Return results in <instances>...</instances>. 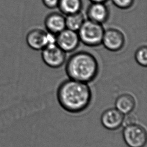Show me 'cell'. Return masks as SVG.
<instances>
[{
    "mask_svg": "<svg viewBox=\"0 0 147 147\" xmlns=\"http://www.w3.org/2000/svg\"><path fill=\"white\" fill-rule=\"evenodd\" d=\"M135 59L138 64L143 67L147 66V47L143 46L138 48L135 54Z\"/></svg>",
    "mask_w": 147,
    "mask_h": 147,
    "instance_id": "15",
    "label": "cell"
},
{
    "mask_svg": "<svg viewBox=\"0 0 147 147\" xmlns=\"http://www.w3.org/2000/svg\"><path fill=\"white\" fill-rule=\"evenodd\" d=\"M80 42L78 32L67 28L56 35V44L66 53L76 50Z\"/></svg>",
    "mask_w": 147,
    "mask_h": 147,
    "instance_id": "7",
    "label": "cell"
},
{
    "mask_svg": "<svg viewBox=\"0 0 147 147\" xmlns=\"http://www.w3.org/2000/svg\"><path fill=\"white\" fill-rule=\"evenodd\" d=\"M113 5L121 10H127L133 6L135 0H111Z\"/></svg>",
    "mask_w": 147,
    "mask_h": 147,
    "instance_id": "16",
    "label": "cell"
},
{
    "mask_svg": "<svg viewBox=\"0 0 147 147\" xmlns=\"http://www.w3.org/2000/svg\"><path fill=\"white\" fill-rule=\"evenodd\" d=\"M82 6V0H59L57 8L61 13L67 16L81 12Z\"/></svg>",
    "mask_w": 147,
    "mask_h": 147,
    "instance_id": "13",
    "label": "cell"
},
{
    "mask_svg": "<svg viewBox=\"0 0 147 147\" xmlns=\"http://www.w3.org/2000/svg\"><path fill=\"white\" fill-rule=\"evenodd\" d=\"M44 25L47 32L57 35L66 29L65 17L58 12L50 13L45 19Z\"/></svg>",
    "mask_w": 147,
    "mask_h": 147,
    "instance_id": "11",
    "label": "cell"
},
{
    "mask_svg": "<svg viewBox=\"0 0 147 147\" xmlns=\"http://www.w3.org/2000/svg\"><path fill=\"white\" fill-rule=\"evenodd\" d=\"M85 20V17L82 11L67 15L65 17L66 28L78 32Z\"/></svg>",
    "mask_w": 147,
    "mask_h": 147,
    "instance_id": "14",
    "label": "cell"
},
{
    "mask_svg": "<svg viewBox=\"0 0 147 147\" xmlns=\"http://www.w3.org/2000/svg\"><path fill=\"white\" fill-rule=\"evenodd\" d=\"M125 36L118 29L110 28L105 30L101 44L111 52H119L125 44Z\"/></svg>",
    "mask_w": 147,
    "mask_h": 147,
    "instance_id": "6",
    "label": "cell"
},
{
    "mask_svg": "<svg viewBox=\"0 0 147 147\" xmlns=\"http://www.w3.org/2000/svg\"><path fill=\"white\" fill-rule=\"evenodd\" d=\"M123 135L128 147H144L147 142V134L145 128L135 123L125 125Z\"/></svg>",
    "mask_w": 147,
    "mask_h": 147,
    "instance_id": "4",
    "label": "cell"
},
{
    "mask_svg": "<svg viewBox=\"0 0 147 147\" xmlns=\"http://www.w3.org/2000/svg\"><path fill=\"white\" fill-rule=\"evenodd\" d=\"M91 3H105L109 0H89Z\"/></svg>",
    "mask_w": 147,
    "mask_h": 147,
    "instance_id": "18",
    "label": "cell"
},
{
    "mask_svg": "<svg viewBox=\"0 0 147 147\" xmlns=\"http://www.w3.org/2000/svg\"><path fill=\"white\" fill-rule=\"evenodd\" d=\"M65 69L70 79L88 83L98 76L99 64L92 54L82 51L74 53L68 58Z\"/></svg>",
    "mask_w": 147,
    "mask_h": 147,
    "instance_id": "2",
    "label": "cell"
},
{
    "mask_svg": "<svg viewBox=\"0 0 147 147\" xmlns=\"http://www.w3.org/2000/svg\"><path fill=\"white\" fill-rule=\"evenodd\" d=\"M105 29L102 24L86 20L78 31L80 42L89 47L101 45Z\"/></svg>",
    "mask_w": 147,
    "mask_h": 147,
    "instance_id": "3",
    "label": "cell"
},
{
    "mask_svg": "<svg viewBox=\"0 0 147 147\" xmlns=\"http://www.w3.org/2000/svg\"><path fill=\"white\" fill-rule=\"evenodd\" d=\"M88 19L102 24L107 21L109 16V11L105 3H91L86 10Z\"/></svg>",
    "mask_w": 147,
    "mask_h": 147,
    "instance_id": "8",
    "label": "cell"
},
{
    "mask_svg": "<svg viewBox=\"0 0 147 147\" xmlns=\"http://www.w3.org/2000/svg\"><path fill=\"white\" fill-rule=\"evenodd\" d=\"M123 114L117 108H110L105 110L101 115V122L105 129L109 130H115L123 124Z\"/></svg>",
    "mask_w": 147,
    "mask_h": 147,
    "instance_id": "9",
    "label": "cell"
},
{
    "mask_svg": "<svg viewBox=\"0 0 147 147\" xmlns=\"http://www.w3.org/2000/svg\"><path fill=\"white\" fill-rule=\"evenodd\" d=\"M136 101L133 96L128 94H122L115 101L116 108L123 114H129L135 108Z\"/></svg>",
    "mask_w": 147,
    "mask_h": 147,
    "instance_id": "12",
    "label": "cell"
},
{
    "mask_svg": "<svg viewBox=\"0 0 147 147\" xmlns=\"http://www.w3.org/2000/svg\"><path fill=\"white\" fill-rule=\"evenodd\" d=\"M41 57L45 65L53 69L61 67L66 61V53L56 44L46 46L42 50Z\"/></svg>",
    "mask_w": 147,
    "mask_h": 147,
    "instance_id": "5",
    "label": "cell"
},
{
    "mask_svg": "<svg viewBox=\"0 0 147 147\" xmlns=\"http://www.w3.org/2000/svg\"><path fill=\"white\" fill-rule=\"evenodd\" d=\"M59 0H42V3L46 8L54 9L57 8Z\"/></svg>",
    "mask_w": 147,
    "mask_h": 147,
    "instance_id": "17",
    "label": "cell"
},
{
    "mask_svg": "<svg viewBox=\"0 0 147 147\" xmlns=\"http://www.w3.org/2000/svg\"><path fill=\"white\" fill-rule=\"evenodd\" d=\"M26 41L32 50H42L47 46V32L39 28L33 29L27 33Z\"/></svg>",
    "mask_w": 147,
    "mask_h": 147,
    "instance_id": "10",
    "label": "cell"
},
{
    "mask_svg": "<svg viewBox=\"0 0 147 147\" xmlns=\"http://www.w3.org/2000/svg\"><path fill=\"white\" fill-rule=\"evenodd\" d=\"M57 96L64 110L71 113H79L90 105L92 92L86 83L69 79L60 84Z\"/></svg>",
    "mask_w": 147,
    "mask_h": 147,
    "instance_id": "1",
    "label": "cell"
}]
</instances>
